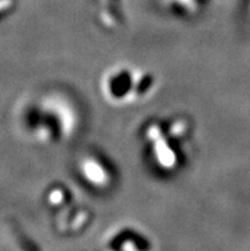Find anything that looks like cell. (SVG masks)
Wrapping results in <instances>:
<instances>
[{
    "mask_svg": "<svg viewBox=\"0 0 250 251\" xmlns=\"http://www.w3.org/2000/svg\"><path fill=\"white\" fill-rule=\"evenodd\" d=\"M194 129L180 114L153 116L142 125V154L153 172L162 176L179 175L193 154Z\"/></svg>",
    "mask_w": 250,
    "mask_h": 251,
    "instance_id": "obj_1",
    "label": "cell"
},
{
    "mask_svg": "<svg viewBox=\"0 0 250 251\" xmlns=\"http://www.w3.org/2000/svg\"><path fill=\"white\" fill-rule=\"evenodd\" d=\"M80 107L68 93L51 92L32 105L26 114L27 129L44 144L59 146L73 139L80 131Z\"/></svg>",
    "mask_w": 250,
    "mask_h": 251,
    "instance_id": "obj_2",
    "label": "cell"
},
{
    "mask_svg": "<svg viewBox=\"0 0 250 251\" xmlns=\"http://www.w3.org/2000/svg\"><path fill=\"white\" fill-rule=\"evenodd\" d=\"M159 86L151 70L129 63H119L102 73L98 88L109 105L132 107L152 97Z\"/></svg>",
    "mask_w": 250,
    "mask_h": 251,
    "instance_id": "obj_3",
    "label": "cell"
},
{
    "mask_svg": "<svg viewBox=\"0 0 250 251\" xmlns=\"http://www.w3.org/2000/svg\"><path fill=\"white\" fill-rule=\"evenodd\" d=\"M77 175L83 185L93 190H106L115 184L116 172L110 159L98 152H85L76 163Z\"/></svg>",
    "mask_w": 250,
    "mask_h": 251,
    "instance_id": "obj_4",
    "label": "cell"
},
{
    "mask_svg": "<svg viewBox=\"0 0 250 251\" xmlns=\"http://www.w3.org/2000/svg\"><path fill=\"white\" fill-rule=\"evenodd\" d=\"M162 3L176 16L190 18L204 9L207 0H162Z\"/></svg>",
    "mask_w": 250,
    "mask_h": 251,
    "instance_id": "obj_5",
    "label": "cell"
}]
</instances>
